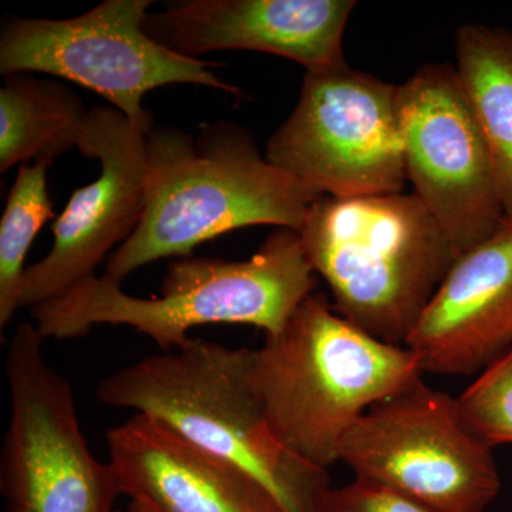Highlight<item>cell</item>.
<instances>
[{
	"mask_svg": "<svg viewBox=\"0 0 512 512\" xmlns=\"http://www.w3.org/2000/svg\"><path fill=\"white\" fill-rule=\"evenodd\" d=\"M35 323L6 350L10 421L0 453L5 512H119L120 484L84 437L72 386L47 362Z\"/></svg>",
	"mask_w": 512,
	"mask_h": 512,
	"instance_id": "cell-7",
	"label": "cell"
},
{
	"mask_svg": "<svg viewBox=\"0 0 512 512\" xmlns=\"http://www.w3.org/2000/svg\"><path fill=\"white\" fill-rule=\"evenodd\" d=\"M119 512H127V511H126V510H124V511H119Z\"/></svg>",
	"mask_w": 512,
	"mask_h": 512,
	"instance_id": "cell-21",
	"label": "cell"
},
{
	"mask_svg": "<svg viewBox=\"0 0 512 512\" xmlns=\"http://www.w3.org/2000/svg\"><path fill=\"white\" fill-rule=\"evenodd\" d=\"M50 161L20 165L0 221V329L19 311L26 256L40 229L55 218L47 192Z\"/></svg>",
	"mask_w": 512,
	"mask_h": 512,
	"instance_id": "cell-17",
	"label": "cell"
},
{
	"mask_svg": "<svg viewBox=\"0 0 512 512\" xmlns=\"http://www.w3.org/2000/svg\"><path fill=\"white\" fill-rule=\"evenodd\" d=\"M456 70L494 165L505 217L512 218V32L464 25Z\"/></svg>",
	"mask_w": 512,
	"mask_h": 512,
	"instance_id": "cell-16",
	"label": "cell"
},
{
	"mask_svg": "<svg viewBox=\"0 0 512 512\" xmlns=\"http://www.w3.org/2000/svg\"><path fill=\"white\" fill-rule=\"evenodd\" d=\"M127 512H163L158 510L156 505L147 503V501H130L128 503Z\"/></svg>",
	"mask_w": 512,
	"mask_h": 512,
	"instance_id": "cell-20",
	"label": "cell"
},
{
	"mask_svg": "<svg viewBox=\"0 0 512 512\" xmlns=\"http://www.w3.org/2000/svg\"><path fill=\"white\" fill-rule=\"evenodd\" d=\"M397 99V84L348 63L306 72L266 160L328 197L399 194L409 180Z\"/></svg>",
	"mask_w": 512,
	"mask_h": 512,
	"instance_id": "cell-9",
	"label": "cell"
},
{
	"mask_svg": "<svg viewBox=\"0 0 512 512\" xmlns=\"http://www.w3.org/2000/svg\"><path fill=\"white\" fill-rule=\"evenodd\" d=\"M89 110L69 87L32 73L6 74L0 87V171L50 161L79 148Z\"/></svg>",
	"mask_w": 512,
	"mask_h": 512,
	"instance_id": "cell-15",
	"label": "cell"
},
{
	"mask_svg": "<svg viewBox=\"0 0 512 512\" xmlns=\"http://www.w3.org/2000/svg\"><path fill=\"white\" fill-rule=\"evenodd\" d=\"M493 450L467 426L457 397L421 377L360 417L339 463L431 511L485 512L501 490Z\"/></svg>",
	"mask_w": 512,
	"mask_h": 512,
	"instance_id": "cell-8",
	"label": "cell"
},
{
	"mask_svg": "<svg viewBox=\"0 0 512 512\" xmlns=\"http://www.w3.org/2000/svg\"><path fill=\"white\" fill-rule=\"evenodd\" d=\"M423 377L404 345L343 318L315 292L252 350V380L275 436L305 463H339L349 431L377 403Z\"/></svg>",
	"mask_w": 512,
	"mask_h": 512,
	"instance_id": "cell-3",
	"label": "cell"
},
{
	"mask_svg": "<svg viewBox=\"0 0 512 512\" xmlns=\"http://www.w3.org/2000/svg\"><path fill=\"white\" fill-rule=\"evenodd\" d=\"M355 8L353 0H185L148 13L143 26L178 55L248 50L315 72L346 63L343 35Z\"/></svg>",
	"mask_w": 512,
	"mask_h": 512,
	"instance_id": "cell-12",
	"label": "cell"
},
{
	"mask_svg": "<svg viewBox=\"0 0 512 512\" xmlns=\"http://www.w3.org/2000/svg\"><path fill=\"white\" fill-rule=\"evenodd\" d=\"M407 180L461 254L505 218L494 165L456 67L424 64L399 86Z\"/></svg>",
	"mask_w": 512,
	"mask_h": 512,
	"instance_id": "cell-10",
	"label": "cell"
},
{
	"mask_svg": "<svg viewBox=\"0 0 512 512\" xmlns=\"http://www.w3.org/2000/svg\"><path fill=\"white\" fill-rule=\"evenodd\" d=\"M404 346L436 376H476L512 348L511 217L458 256Z\"/></svg>",
	"mask_w": 512,
	"mask_h": 512,
	"instance_id": "cell-13",
	"label": "cell"
},
{
	"mask_svg": "<svg viewBox=\"0 0 512 512\" xmlns=\"http://www.w3.org/2000/svg\"><path fill=\"white\" fill-rule=\"evenodd\" d=\"M319 512H434L412 498L353 478L352 483L330 487Z\"/></svg>",
	"mask_w": 512,
	"mask_h": 512,
	"instance_id": "cell-19",
	"label": "cell"
},
{
	"mask_svg": "<svg viewBox=\"0 0 512 512\" xmlns=\"http://www.w3.org/2000/svg\"><path fill=\"white\" fill-rule=\"evenodd\" d=\"M151 0H106L70 19L10 20L0 35V73H45L100 94L147 134L144 96L170 84L241 93L214 73L220 62L178 55L144 30Z\"/></svg>",
	"mask_w": 512,
	"mask_h": 512,
	"instance_id": "cell-6",
	"label": "cell"
},
{
	"mask_svg": "<svg viewBox=\"0 0 512 512\" xmlns=\"http://www.w3.org/2000/svg\"><path fill=\"white\" fill-rule=\"evenodd\" d=\"M109 463L130 501L163 512H285L254 478L148 414L107 431Z\"/></svg>",
	"mask_w": 512,
	"mask_h": 512,
	"instance_id": "cell-14",
	"label": "cell"
},
{
	"mask_svg": "<svg viewBox=\"0 0 512 512\" xmlns=\"http://www.w3.org/2000/svg\"><path fill=\"white\" fill-rule=\"evenodd\" d=\"M77 150L99 160L101 173L73 192L53 222L52 249L26 269L19 309L35 308L96 275L146 210V136L124 114L110 104L89 109Z\"/></svg>",
	"mask_w": 512,
	"mask_h": 512,
	"instance_id": "cell-11",
	"label": "cell"
},
{
	"mask_svg": "<svg viewBox=\"0 0 512 512\" xmlns=\"http://www.w3.org/2000/svg\"><path fill=\"white\" fill-rule=\"evenodd\" d=\"M298 232L333 308L394 345H404L460 256L414 192L325 195Z\"/></svg>",
	"mask_w": 512,
	"mask_h": 512,
	"instance_id": "cell-5",
	"label": "cell"
},
{
	"mask_svg": "<svg viewBox=\"0 0 512 512\" xmlns=\"http://www.w3.org/2000/svg\"><path fill=\"white\" fill-rule=\"evenodd\" d=\"M252 350L190 339L104 377L96 399L148 414L238 467L285 512H319L328 471L296 457L266 420L252 380Z\"/></svg>",
	"mask_w": 512,
	"mask_h": 512,
	"instance_id": "cell-4",
	"label": "cell"
},
{
	"mask_svg": "<svg viewBox=\"0 0 512 512\" xmlns=\"http://www.w3.org/2000/svg\"><path fill=\"white\" fill-rule=\"evenodd\" d=\"M456 397L461 417L485 444H512V348L485 366Z\"/></svg>",
	"mask_w": 512,
	"mask_h": 512,
	"instance_id": "cell-18",
	"label": "cell"
},
{
	"mask_svg": "<svg viewBox=\"0 0 512 512\" xmlns=\"http://www.w3.org/2000/svg\"><path fill=\"white\" fill-rule=\"evenodd\" d=\"M144 136L146 210L104 269L117 284L151 262L187 258L198 245L235 229L275 225L299 231L325 197L269 163L238 124H204L197 137L154 126Z\"/></svg>",
	"mask_w": 512,
	"mask_h": 512,
	"instance_id": "cell-1",
	"label": "cell"
},
{
	"mask_svg": "<svg viewBox=\"0 0 512 512\" xmlns=\"http://www.w3.org/2000/svg\"><path fill=\"white\" fill-rule=\"evenodd\" d=\"M318 281L299 232L278 228L245 261L175 259L153 298L128 295L121 284L94 275L36 305L32 318L45 340L83 338L94 326H130L170 352L201 326L248 325L275 335Z\"/></svg>",
	"mask_w": 512,
	"mask_h": 512,
	"instance_id": "cell-2",
	"label": "cell"
}]
</instances>
